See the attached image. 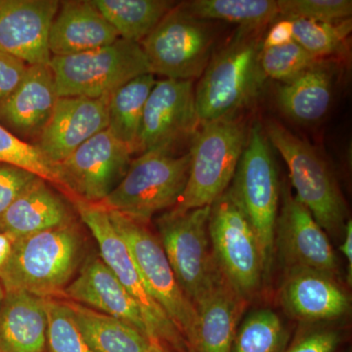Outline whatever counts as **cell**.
I'll return each mask as SVG.
<instances>
[{
  "instance_id": "obj_1",
  "label": "cell",
  "mask_w": 352,
  "mask_h": 352,
  "mask_svg": "<svg viewBox=\"0 0 352 352\" xmlns=\"http://www.w3.org/2000/svg\"><path fill=\"white\" fill-rule=\"evenodd\" d=\"M263 32L239 28L233 38L212 54L195 88L199 126L233 119L261 94L266 78L261 64Z\"/></svg>"
},
{
  "instance_id": "obj_2",
  "label": "cell",
  "mask_w": 352,
  "mask_h": 352,
  "mask_svg": "<svg viewBox=\"0 0 352 352\" xmlns=\"http://www.w3.org/2000/svg\"><path fill=\"white\" fill-rule=\"evenodd\" d=\"M82 252V235L75 222L14 240L10 256L0 267V281L6 292L60 298L80 266Z\"/></svg>"
},
{
  "instance_id": "obj_3",
  "label": "cell",
  "mask_w": 352,
  "mask_h": 352,
  "mask_svg": "<svg viewBox=\"0 0 352 352\" xmlns=\"http://www.w3.org/2000/svg\"><path fill=\"white\" fill-rule=\"evenodd\" d=\"M189 170V153L176 156L170 148L143 153L99 205L146 224L157 212L177 206Z\"/></svg>"
},
{
  "instance_id": "obj_4",
  "label": "cell",
  "mask_w": 352,
  "mask_h": 352,
  "mask_svg": "<svg viewBox=\"0 0 352 352\" xmlns=\"http://www.w3.org/2000/svg\"><path fill=\"white\" fill-rule=\"evenodd\" d=\"M270 143L261 124L252 126L229 192L256 233L263 256L264 277L274 256L279 183Z\"/></svg>"
},
{
  "instance_id": "obj_5",
  "label": "cell",
  "mask_w": 352,
  "mask_h": 352,
  "mask_svg": "<svg viewBox=\"0 0 352 352\" xmlns=\"http://www.w3.org/2000/svg\"><path fill=\"white\" fill-rule=\"evenodd\" d=\"M192 135L186 187L175 208L210 207L230 186L247 144L244 126L233 119L200 124Z\"/></svg>"
},
{
  "instance_id": "obj_6",
  "label": "cell",
  "mask_w": 352,
  "mask_h": 352,
  "mask_svg": "<svg viewBox=\"0 0 352 352\" xmlns=\"http://www.w3.org/2000/svg\"><path fill=\"white\" fill-rule=\"evenodd\" d=\"M210 207L175 208L157 219L159 241L176 281L195 307L223 277L210 245Z\"/></svg>"
},
{
  "instance_id": "obj_7",
  "label": "cell",
  "mask_w": 352,
  "mask_h": 352,
  "mask_svg": "<svg viewBox=\"0 0 352 352\" xmlns=\"http://www.w3.org/2000/svg\"><path fill=\"white\" fill-rule=\"evenodd\" d=\"M76 208L98 244L101 259L144 315L153 342L175 352H190L188 344L146 286L129 245L99 204L76 200Z\"/></svg>"
},
{
  "instance_id": "obj_8",
  "label": "cell",
  "mask_w": 352,
  "mask_h": 352,
  "mask_svg": "<svg viewBox=\"0 0 352 352\" xmlns=\"http://www.w3.org/2000/svg\"><path fill=\"white\" fill-rule=\"evenodd\" d=\"M50 68L59 97L108 96L129 80L152 74L140 43L122 38L87 52L52 56Z\"/></svg>"
},
{
  "instance_id": "obj_9",
  "label": "cell",
  "mask_w": 352,
  "mask_h": 352,
  "mask_svg": "<svg viewBox=\"0 0 352 352\" xmlns=\"http://www.w3.org/2000/svg\"><path fill=\"white\" fill-rule=\"evenodd\" d=\"M264 131L288 166L296 198L311 212L324 231L337 236L349 220L347 208L327 164L309 143L294 135L282 124L268 122Z\"/></svg>"
},
{
  "instance_id": "obj_10",
  "label": "cell",
  "mask_w": 352,
  "mask_h": 352,
  "mask_svg": "<svg viewBox=\"0 0 352 352\" xmlns=\"http://www.w3.org/2000/svg\"><path fill=\"white\" fill-rule=\"evenodd\" d=\"M208 235L217 267L245 300L261 289L263 256L256 233L229 190L210 206Z\"/></svg>"
},
{
  "instance_id": "obj_11",
  "label": "cell",
  "mask_w": 352,
  "mask_h": 352,
  "mask_svg": "<svg viewBox=\"0 0 352 352\" xmlns=\"http://www.w3.org/2000/svg\"><path fill=\"white\" fill-rule=\"evenodd\" d=\"M140 45L153 75L192 80L200 78L214 54V34L208 21L194 17L182 3L164 15Z\"/></svg>"
},
{
  "instance_id": "obj_12",
  "label": "cell",
  "mask_w": 352,
  "mask_h": 352,
  "mask_svg": "<svg viewBox=\"0 0 352 352\" xmlns=\"http://www.w3.org/2000/svg\"><path fill=\"white\" fill-rule=\"evenodd\" d=\"M107 210L113 226L129 245L153 298L182 333L191 352L198 322L196 307L176 281L161 243L144 223Z\"/></svg>"
},
{
  "instance_id": "obj_13",
  "label": "cell",
  "mask_w": 352,
  "mask_h": 352,
  "mask_svg": "<svg viewBox=\"0 0 352 352\" xmlns=\"http://www.w3.org/2000/svg\"><path fill=\"white\" fill-rule=\"evenodd\" d=\"M132 154L107 129L55 166L65 190L78 197L76 200L100 204L126 175Z\"/></svg>"
},
{
  "instance_id": "obj_14",
  "label": "cell",
  "mask_w": 352,
  "mask_h": 352,
  "mask_svg": "<svg viewBox=\"0 0 352 352\" xmlns=\"http://www.w3.org/2000/svg\"><path fill=\"white\" fill-rule=\"evenodd\" d=\"M198 126L193 82H156L145 104L136 152L173 149L176 142L193 135Z\"/></svg>"
},
{
  "instance_id": "obj_15",
  "label": "cell",
  "mask_w": 352,
  "mask_h": 352,
  "mask_svg": "<svg viewBox=\"0 0 352 352\" xmlns=\"http://www.w3.org/2000/svg\"><path fill=\"white\" fill-rule=\"evenodd\" d=\"M275 250L287 270H312L335 276L338 259L327 233L314 215L293 196L282 190V207L275 227Z\"/></svg>"
},
{
  "instance_id": "obj_16",
  "label": "cell",
  "mask_w": 352,
  "mask_h": 352,
  "mask_svg": "<svg viewBox=\"0 0 352 352\" xmlns=\"http://www.w3.org/2000/svg\"><path fill=\"white\" fill-rule=\"evenodd\" d=\"M61 2L0 0V51L28 65L50 66V32Z\"/></svg>"
},
{
  "instance_id": "obj_17",
  "label": "cell",
  "mask_w": 352,
  "mask_h": 352,
  "mask_svg": "<svg viewBox=\"0 0 352 352\" xmlns=\"http://www.w3.org/2000/svg\"><path fill=\"white\" fill-rule=\"evenodd\" d=\"M110 96L59 97L50 122L38 136L36 146L39 151L55 166L107 129Z\"/></svg>"
},
{
  "instance_id": "obj_18",
  "label": "cell",
  "mask_w": 352,
  "mask_h": 352,
  "mask_svg": "<svg viewBox=\"0 0 352 352\" xmlns=\"http://www.w3.org/2000/svg\"><path fill=\"white\" fill-rule=\"evenodd\" d=\"M62 296L65 300L80 303L126 322L153 342L144 315L138 303L101 258L87 259Z\"/></svg>"
},
{
  "instance_id": "obj_19",
  "label": "cell",
  "mask_w": 352,
  "mask_h": 352,
  "mask_svg": "<svg viewBox=\"0 0 352 352\" xmlns=\"http://www.w3.org/2000/svg\"><path fill=\"white\" fill-rule=\"evenodd\" d=\"M280 298L285 310L300 321L333 320L351 309V298L335 276L317 270H289Z\"/></svg>"
},
{
  "instance_id": "obj_20",
  "label": "cell",
  "mask_w": 352,
  "mask_h": 352,
  "mask_svg": "<svg viewBox=\"0 0 352 352\" xmlns=\"http://www.w3.org/2000/svg\"><path fill=\"white\" fill-rule=\"evenodd\" d=\"M59 99L50 66L29 65L22 82L0 104V122L22 136H39Z\"/></svg>"
},
{
  "instance_id": "obj_21",
  "label": "cell",
  "mask_w": 352,
  "mask_h": 352,
  "mask_svg": "<svg viewBox=\"0 0 352 352\" xmlns=\"http://www.w3.org/2000/svg\"><path fill=\"white\" fill-rule=\"evenodd\" d=\"M120 38L91 1L61 2L50 32L52 56H67L110 45Z\"/></svg>"
},
{
  "instance_id": "obj_22",
  "label": "cell",
  "mask_w": 352,
  "mask_h": 352,
  "mask_svg": "<svg viewBox=\"0 0 352 352\" xmlns=\"http://www.w3.org/2000/svg\"><path fill=\"white\" fill-rule=\"evenodd\" d=\"M71 222L66 201L38 177L0 215V234L14 241Z\"/></svg>"
},
{
  "instance_id": "obj_23",
  "label": "cell",
  "mask_w": 352,
  "mask_h": 352,
  "mask_svg": "<svg viewBox=\"0 0 352 352\" xmlns=\"http://www.w3.org/2000/svg\"><path fill=\"white\" fill-rule=\"evenodd\" d=\"M245 302L222 277L196 305L198 322L191 352H232Z\"/></svg>"
},
{
  "instance_id": "obj_24",
  "label": "cell",
  "mask_w": 352,
  "mask_h": 352,
  "mask_svg": "<svg viewBox=\"0 0 352 352\" xmlns=\"http://www.w3.org/2000/svg\"><path fill=\"white\" fill-rule=\"evenodd\" d=\"M46 332L45 298L6 292L0 305V352H44Z\"/></svg>"
},
{
  "instance_id": "obj_25",
  "label": "cell",
  "mask_w": 352,
  "mask_h": 352,
  "mask_svg": "<svg viewBox=\"0 0 352 352\" xmlns=\"http://www.w3.org/2000/svg\"><path fill=\"white\" fill-rule=\"evenodd\" d=\"M333 98L332 72L316 62L300 75L278 87L276 100L285 115L300 124L318 122Z\"/></svg>"
},
{
  "instance_id": "obj_26",
  "label": "cell",
  "mask_w": 352,
  "mask_h": 352,
  "mask_svg": "<svg viewBox=\"0 0 352 352\" xmlns=\"http://www.w3.org/2000/svg\"><path fill=\"white\" fill-rule=\"evenodd\" d=\"M94 352H151L155 342L126 322L64 300Z\"/></svg>"
},
{
  "instance_id": "obj_27",
  "label": "cell",
  "mask_w": 352,
  "mask_h": 352,
  "mask_svg": "<svg viewBox=\"0 0 352 352\" xmlns=\"http://www.w3.org/2000/svg\"><path fill=\"white\" fill-rule=\"evenodd\" d=\"M120 38L140 43L176 6L166 0H92Z\"/></svg>"
},
{
  "instance_id": "obj_28",
  "label": "cell",
  "mask_w": 352,
  "mask_h": 352,
  "mask_svg": "<svg viewBox=\"0 0 352 352\" xmlns=\"http://www.w3.org/2000/svg\"><path fill=\"white\" fill-rule=\"evenodd\" d=\"M156 83L153 74L129 80L113 91L109 100L108 129L118 140L136 152L145 104Z\"/></svg>"
},
{
  "instance_id": "obj_29",
  "label": "cell",
  "mask_w": 352,
  "mask_h": 352,
  "mask_svg": "<svg viewBox=\"0 0 352 352\" xmlns=\"http://www.w3.org/2000/svg\"><path fill=\"white\" fill-rule=\"evenodd\" d=\"M182 6L198 19L226 21L245 29H265L279 18L275 0H193Z\"/></svg>"
},
{
  "instance_id": "obj_30",
  "label": "cell",
  "mask_w": 352,
  "mask_h": 352,
  "mask_svg": "<svg viewBox=\"0 0 352 352\" xmlns=\"http://www.w3.org/2000/svg\"><path fill=\"white\" fill-rule=\"evenodd\" d=\"M286 337L280 317L271 309H259L238 328L232 352H281Z\"/></svg>"
},
{
  "instance_id": "obj_31",
  "label": "cell",
  "mask_w": 352,
  "mask_h": 352,
  "mask_svg": "<svg viewBox=\"0 0 352 352\" xmlns=\"http://www.w3.org/2000/svg\"><path fill=\"white\" fill-rule=\"evenodd\" d=\"M0 164L30 171L48 183L65 190L56 166L51 164L36 145L18 138L0 124Z\"/></svg>"
},
{
  "instance_id": "obj_32",
  "label": "cell",
  "mask_w": 352,
  "mask_h": 352,
  "mask_svg": "<svg viewBox=\"0 0 352 352\" xmlns=\"http://www.w3.org/2000/svg\"><path fill=\"white\" fill-rule=\"evenodd\" d=\"M46 346L50 352H94L85 342L64 300L45 298Z\"/></svg>"
},
{
  "instance_id": "obj_33",
  "label": "cell",
  "mask_w": 352,
  "mask_h": 352,
  "mask_svg": "<svg viewBox=\"0 0 352 352\" xmlns=\"http://www.w3.org/2000/svg\"><path fill=\"white\" fill-rule=\"evenodd\" d=\"M289 20L293 22L294 41L317 59L340 52L351 30V20L339 25L305 19Z\"/></svg>"
},
{
  "instance_id": "obj_34",
  "label": "cell",
  "mask_w": 352,
  "mask_h": 352,
  "mask_svg": "<svg viewBox=\"0 0 352 352\" xmlns=\"http://www.w3.org/2000/svg\"><path fill=\"white\" fill-rule=\"evenodd\" d=\"M316 62L318 59L295 41L263 50L261 56L264 76L282 83L293 80Z\"/></svg>"
},
{
  "instance_id": "obj_35",
  "label": "cell",
  "mask_w": 352,
  "mask_h": 352,
  "mask_svg": "<svg viewBox=\"0 0 352 352\" xmlns=\"http://www.w3.org/2000/svg\"><path fill=\"white\" fill-rule=\"evenodd\" d=\"M282 19H305L333 23L352 14L351 0H278Z\"/></svg>"
},
{
  "instance_id": "obj_36",
  "label": "cell",
  "mask_w": 352,
  "mask_h": 352,
  "mask_svg": "<svg viewBox=\"0 0 352 352\" xmlns=\"http://www.w3.org/2000/svg\"><path fill=\"white\" fill-rule=\"evenodd\" d=\"M36 178L38 176L23 168L0 164V215Z\"/></svg>"
},
{
  "instance_id": "obj_37",
  "label": "cell",
  "mask_w": 352,
  "mask_h": 352,
  "mask_svg": "<svg viewBox=\"0 0 352 352\" xmlns=\"http://www.w3.org/2000/svg\"><path fill=\"white\" fill-rule=\"evenodd\" d=\"M340 342L338 331L320 329L298 338L287 352H335Z\"/></svg>"
},
{
  "instance_id": "obj_38",
  "label": "cell",
  "mask_w": 352,
  "mask_h": 352,
  "mask_svg": "<svg viewBox=\"0 0 352 352\" xmlns=\"http://www.w3.org/2000/svg\"><path fill=\"white\" fill-rule=\"evenodd\" d=\"M28 66L24 61L0 51V104L9 96L24 78Z\"/></svg>"
},
{
  "instance_id": "obj_39",
  "label": "cell",
  "mask_w": 352,
  "mask_h": 352,
  "mask_svg": "<svg viewBox=\"0 0 352 352\" xmlns=\"http://www.w3.org/2000/svg\"><path fill=\"white\" fill-rule=\"evenodd\" d=\"M294 41L293 22L281 19L270 28V31L263 38V48L276 47Z\"/></svg>"
},
{
  "instance_id": "obj_40",
  "label": "cell",
  "mask_w": 352,
  "mask_h": 352,
  "mask_svg": "<svg viewBox=\"0 0 352 352\" xmlns=\"http://www.w3.org/2000/svg\"><path fill=\"white\" fill-rule=\"evenodd\" d=\"M344 242L340 245L342 254L347 263V283L351 285L352 281V222L351 219L346 221L344 228Z\"/></svg>"
},
{
  "instance_id": "obj_41",
  "label": "cell",
  "mask_w": 352,
  "mask_h": 352,
  "mask_svg": "<svg viewBox=\"0 0 352 352\" xmlns=\"http://www.w3.org/2000/svg\"><path fill=\"white\" fill-rule=\"evenodd\" d=\"M13 240L4 234H0V267L6 263L11 250H12Z\"/></svg>"
},
{
  "instance_id": "obj_42",
  "label": "cell",
  "mask_w": 352,
  "mask_h": 352,
  "mask_svg": "<svg viewBox=\"0 0 352 352\" xmlns=\"http://www.w3.org/2000/svg\"><path fill=\"white\" fill-rule=\"evenodd\" d=\"M151 352H175V351H170V349H166V347H164L163 346H160V344H155L154 346H153Z\"/></svg>"
},
{
  "instance_id": "obj_43",
  "label": "cell",
  "mask_w": 352,
  "mask_h": 352,
  "mask_svg": "<svg viewBox=\"0 0 352 352\" xmlns=\"http://www.w3.org/2000/svg\"><path fill=\"white\" fill-rule=\"evenodd\" d=\"M6 293V289H4L3 285H2L1 281H0V305H1L2 300H3Z\"/></svg>"
}]
</instances>
